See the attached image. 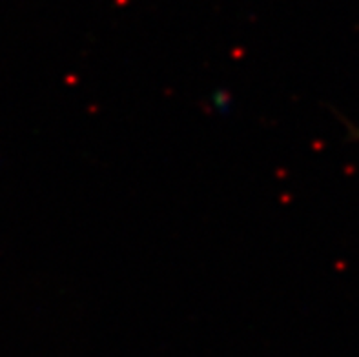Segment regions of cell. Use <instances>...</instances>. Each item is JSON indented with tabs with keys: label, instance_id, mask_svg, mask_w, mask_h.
Returning <instances> with one entry per match:
<instances>
[{
	"label": "cell",
	"instance_id": "1",
	"mask_svg": "<svg viewBox=\"0 0 359 357\" xmlns=\"http://www.w3.org/2000/svg\"><path fill=\"white\" fill-rule=\"evenodd\" d=\"M358 137H359V133H358Z\"/></svg>",
	"mask_w": 359,
	"mask_h": 357
}]
</instances>
